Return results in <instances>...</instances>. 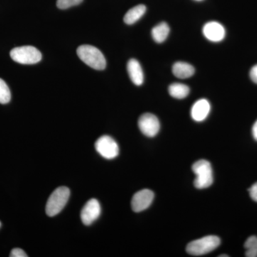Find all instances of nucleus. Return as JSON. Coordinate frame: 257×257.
Listing matches in <instances>:
<instances>
[{
	"label": "nucleus",
	"instance_id": "f257e3e1",
	"mask_svg": "<svg viewBox=\"0 0 257 257\" xmlns=\"http://www.w3.org/2000/svg\"><path fill=\"white\" fill-rule=\"evenodd\" d=\"M77 55L84 63L96 70L106 68L105 57L99 49L91 45H82L77 48Z\"/></svg>",
	"mask_w": 257,
	"mask_h": 257
},
{
	"label": "nucleus",
	"instance_id": "f03ea898",
	"mask_svg": "<svg viewBox=\"0 0 257 257\" xmlns=\"http://www.w3.org/2000/svg\"><path fill=\"white\" fill-rule=\"evenodd\" d=\"M221 240L218 236L210 235L191 241L187 246V252L192 256L207 254L215 250L220 245Z\"/></svg>",
	"mask_w": 257,
	"mask_h": 257
},
{
	"label": "nucleus",
	"instance_id": "7ed1b4c3",
	"mask_svg": "<svg viewBox=\"0 0 257 257\" xmlns=\"http://www.w3.org/2000/svg\"><path fill=\"white\" fill-rule=\"evenodd\" d=\"M192 171L196 175L194 182L196 188L206 189L212 184L213 173L210 162L205 160L197 161L193 165Z\"/></svg>",
	"mask_w": 257,
	"mask_h": 257
},
{
	"label": "nucleus",
	"instance_id": "20e7f679",
	"mask_svg": "<svg viewBox=\"0 0 257 257\" xmlns=\"http://www.w3.org/2000/svg\"><path fill=\"white\" fill-rule=\"evenodd\" d=\"M70 191L66 187H60L51 194L46 205V213L49 216L58 214L68 202Z\"/></svg>",
	"mask_w": 257,
	"mask_h": 257
},
{
	"label": "nucleus",
	"instance_id": "39448f33",
	"mask_svg": "<svg viewBox=\"0 0 257 257\" xmlns=\"http://www.w3.org/2000/svg\"><path fill=\"white\" fill-rule=\"evenodd\" d=\"M10 57L15 62L22 64H37L42 60L41 52L32 46L16 47L10 52Z\"/></svg>",
	"mask_w": 257,
	"mask_h": 257
},
{
	"label": "nucleus",
	"instance_id": "423d86ee",
	"mask_svg": "<svg viewBox=\"0 0 257 257\" xmlns=\"http://www.w3.org/2000/svg\"><path fill=\"white\" fill-rule=\"evenodd\" d=\"M96 152L104 158L111 160L119 155V149L116 141L111 137L104 135L96 140Z\"/></svg>",
	"mask_w": 257,
	"mask_h": 257
},
{
	"label": "nucleus",
	"instance_id": "0eeeda50",
	"mask_svg": "<svg viewBox=\"0 0 257 257\" xmlns=\"http://www.w3.org/2000/svg\"><path fill=\"white\" fill-rule=\"evenodd\" d=\"M140 131L148 138L156 136L160 130V123L155 115L146 113L140 116L138 121Z\"/></svg>",
	"mask_w": 257,
	"mask_h": 257
},
{
	"label": "nucleus",
	"instance_id": "6e6552de",
	"mask_svg": "<svg viewBox=\"0 0 257 257\" xmlns=\"http://www.w3.org/2000/svg\"><path fill=\"white\" fill-rule=\"evenodd\" d=\"M155 194L150 189H143L139 191L132 199V208L135 212H140L147 209L151 205Z\"/></svg>",
	"mask_w": 257,
	"mask_h": 257
},
{
	"label": "nucleus",
	"instance_id": "1a4fd4ad",
	"mask_svg": "<svg viewBox=\"0 0 257 257\" xmlns=\"http://www.w3.org/2000/svg\"><path fill=\"white\" fill-rule=\"evenodd\" d=\"M101 214V207L99 202L92 199L86 203L81 211V219L83 224L89 226L98 219Z\"/></svg>",
	"mask_w": 257,
	"mask_h": 257
},
{
	"label": "nucleus",
	"instance_id": "9d476101",
	"mask_svg": "<svg viewBox=\"0 0 257 257\" xmlns=\"http://www.w3.org/2000/svg\"><path fill=\"white\" fill-rule=\"evenodd\" d=\"M203 35L208 40L212 42H219L226 36L224 27L218 22L212 21L206 23L202 29Z\"/></svg>",
	"mask_w": 257,
	"mask_h": 257
},
{
	"label": "nucleus",
	"instance_id": "9b49d317",
	"mask_svg": "<svg viewBox=\"0 0 257 257\" xmlns=\"http://www.w3.org/2000/svg\"><path fill=\"white\" fill-rule=\"evenodd\" d=\"M211 110L210 103L206 99H199L193 104L191 116L194 121H202L207 119Z\"/></svg>",
	"mask_w": 257,
	"mask_h": 257
},
{
	"label": "nucleus",
	"instance_id": "f8f14e48",
	"mask_svg": "<svg viewBox=\"0 0 257 257\" xmlns=\"http://www.w3.org/2000/svg\"><path fill=\"white\" fill-rule=\"evenodd\" d=\"M127 72L132 82L137 86H140L144 82V73L143 68L140 62L135 59L128 60Z\"/></svg>",
	"mask_w": 257,
	"mask_h": 257
},
{
	"label": "nucleus",
	"instance_id": "ddd939ff",
	"mask_svg": "<svg viewBox=\"0 0 257 257\" xmlns=\"http://www.w3.org/2000/svg\"><path fill=\"white\" fill-rule=\"evenodd\" d=\"M172 72L179 79H187L195 73V69L192 64L184 62H177L172 67Z\"/></svg>",
	"mask_w": 257,
	"mask_h": 257
},
{
	"label": "nucleus",
	"instance_id": "4468645a",
	"mask_svg": "<svg viewBox=\"0 0 257 257\" xmlns=\"http://www.w3.org/2000/svg\"><path fill=\"white\" fill-rule=\"evenodd\" d=\"M147 11L145 5H139L128 10L124 17V22L126 25H131L139 21Z\"/></svg>",
	"mask_w": 257,
	"mask_h": 257
},
{
	"label": "nucleus",
	"instance_id": "2eb2a0df",
	"mask_svg": "<svg viewBox=\"0 0 257 257\" xmlns=\"http://www.w3.org/2000/svg\"><path fill=\"white\" fill-rule=\"evenodd\" d=\"M170 28L166 23H161L152 29V36L157 43H162L170 35Z\"/></svg>",
	"mask_w": 257,
	"mask_h": 257
},
{
	"label": "nucleus",
	"instance_id": "dca6fc26",
	"mask_svg": "<svg viewBox=\"0 0 257 257\" xmlns=\"http://www.w3.org/2000/svg\"><path fill=\"white\" fill-rule=\"evenodd\" d=\"M190 89L188 86L182 83H173L169 87V93L175 99H182L189 95Z\"/></svg>",
	"mask_w": 257,
	"mask_h": 257
},
{
	"label": "nucleus",
	"instance_id": "f3484780",
	"mask_svg": "<svg viewBox=\"0 0 257 257\" xmlns=\"http://www.w3.org/2000/svg\"><path fill=\"white\" fill-rule=\"evenodd\" d=\"M246 248L245 256L247 257H257V237L251 236L248 237L244 243Z\"/></svg>",
	"mask_w": 257,
	"mask_h": 257
},
{
	"label": "nucleus",
	"instance_id": "a211bd4d",
	"mask_svg": "<svg viewBox=\"0 0 257 257\" xmlns=\"http://www.w3.org/2000/svg\"><path fill=\"white\" fill-rule=\"evenodd\" d=\"M11 92L8 84L3 79H0V104H5L10 102Z\"/></svg>",
	"mask_w": 257,
	"mask_h": 257
},
{
	"label": "nucleus",
	"instance_id": "6ab92c4d",
	"mask_svg": "<svg viewBox=\"0 0 257 257\" xmlns=\"http://www.w3.org/2000/svg\"><path fill=\"white\" fill-rule=\"evenodd\" d=\"M83 0H57V6L59 9L66 10L81 4Z\"/></svg>",
	"mask_w": 257,
	"mask_h": 257
},
{
	"label": "nucleus",
	"instance_id": "aec40b11",
	"mask_svg": "<svg viewBox=\"0 0 257 257\" xmlns=\"http://www.w3.org/2000/svg\"><path fill=\"white\" fill-rule=\"evenodd\" d=\"M11 257H28V254L21 248H15L10 253Z\"/></svg>",
	"mask_w": 257,
	"mask_h": 257
},
{
	"label": "nucleus",
	"instance_id": "412c9836",
	"mask_svg": "<svg viewBox=\"0 0 257 257\" xmlns=\"http://www.w3.org/2000/svg\"><path fill=\"white\" fill-rule=\"evenodd\" d=\"M248 192H249L250 197L253 201L257 202V182L253 184L249 189H248Z\"/></svg>",
	"mask_w": 257,
	"mask_h": 257
},
{
	"label": "nucleus",
	"instance_id": "4be33fe9",
	"mask_svg": "<svg viewBox=\"0 0 257 257\" xmlns=\"http://www.w3.org/2000/svg\"><path fill=\"white\" fill-rule=\"evenodd\" d=\"M249 75L251 80L257 84V64H255L252 68L251 69Z\"/></svg>",
	"mask_w": 257,
	"mask_h": 257
},
{
	"label": "nucleus",
	"instance_id": "5701e85b",
	"mask_svg": "<svg viewBox=\"0 0 257 257\" xmlns=\"http://www.w3.org/2000/svg\"><path fill=\"white\" fill-rule=\"evenodd\" d=\"M252 135L253 139L257 141V120L252 126Z\"/></svg>",
	"mask_w": 257,
	"mask_h": 257
},
{
	"label": "nucleus",
	"instance_id": "b1692460",
	"mask_svg": "<svg viewBox=\"0 0 257 257\" xmlns=\"http://www.w3.org/2000/svg\"><path fill=\"white\" fill-rule=\"evenodd\" d=\"M229 256V255H220L219 257H228Z\"/></svg>",
	"mask_w": 257,
	"mask_h": 257
},
{
	"label": "nucleus",
	"instance_id": "393cba45",
	"mask_svg": "<svg viewBox=\"0 0 257 257\" xmlns=\"http://www.w3.org/2000/svg\"><path fill=\"white\" fill-rule=\"evenodd\" d=\"M195 1L200 2V1H202V0H195Z\"/></svg>",
	"mask_w": 257,
	"mask_h": 257
},
{
	"label": "nucleus",
	"instance_id": "a878e982",
	"mask_svg": "<svg viewBox=\"0 0 257 257\" xmlns=\"http://www.w3.org/2000/svg\"><path fill=\"white\" fill-rule=\"evenodd\" d=\"M0 226H1V222H0Z\"/></svg>",
	"mask_w": 257,
	"mask_h": 257
}]
</instances>
